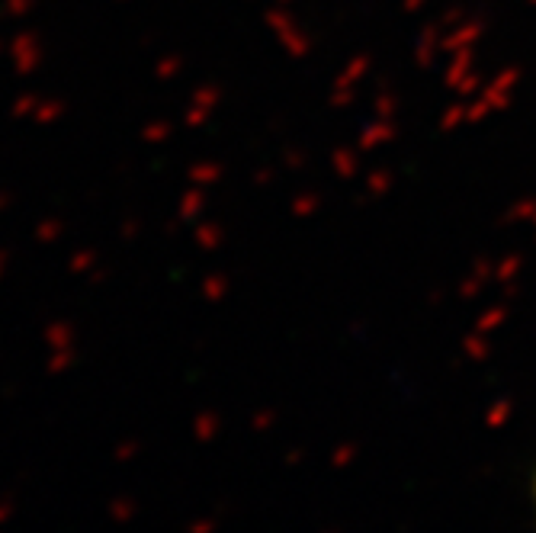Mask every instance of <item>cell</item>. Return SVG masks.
Here are the masks:
<instances>
[{
    "label": "cell",
    "mask_w": 536,
    "mask_h": 533,
    "mask_svg": "<svg viewBox=\"0 0 536 533\" xmlns=\"http://www.w3.org/2000/svg\"><path fill=\"white\" fill-rule=\"evenodd\" d=\"M270 424H273V411H257L251 418V431H267Z\"/></svg>",
    "instance_id": "603a6c76"
},
{
    "label": "cell",
    "mask_w": 536,
    "mask_h": 533,
    "mask_svg": "<svg viewBox=\"0 0 536 533\" xmlns=\"http://www.w3.org/2000/svg\"><path fill=\"white\" fill-rule=\"evenodd\" d=\"M222 103H225V87L222 84H212V81L199 84L193 90L190 103H187V113H183V126H187V129H203Z\"/></svg>",
    "instance_id": "7a4b0ae2"
},
{
    "label": "cell",
    "mask_w": 536,
    "mask_h": 533,
    "mask_svg": "<svg viewBox=\"0 0 536 533\" xmlns=\"http://www.w3.org/2000/svg\"><path fill=\"white\" fill-rule=\"evenodd\" d=\"M180 74H183V58L177 52H167L155 62V78L158 81H174V78H180Z\"/></svg>",
    "instance_id": "9a60e30c"
},
{
    "label": "cell",
    "mask_w": 536,
    "mask_h": 533,
    "mask_svg": "<svg viewBox=\"0 0 536 533\" xmlns=\"http://www.w3.org/2000/svg\"><path fill=\"white\" fill-rule=\"evenodd\" d=\"M13 514H17V501H13V498H0V527L10 524Z\"/></svg>",
    "instance_id": "7402d4cb"
},
{
    "label": "cell",
    "mask_w": 536,
    "mask_h": 533,
    "mask_svg": "<svg viewBox=\"0 0 536 533\" xmlns=\"http://www.w3.org/2000/svg\"><path fill=\"white\" fill-rule=\"evenodd\" d=\"M13 203H17V200H13V193L10 190H0V212L13 209Z\"/></svg>",
    "instance_id": "d4e9b609"
},
{
    "label": "cell",
    "mask_w": 536,
    "mask_h": 533,
    "mask_svg": "<svg viewBox=\"0 0 536 533\" xmlns=\"http://www.w3.org/2000/svg\"><path fill=\"white\" fill-rule=\"evenodd\" d=\"M106 511H110V517H113L116 524H132L135 514H139V501L129 498V495H122V498H113Z\"/></svg>",
    "instance_id": "5bb4252c"
},
{
    "label": "cell",
    "mask_w": 536,
    "mask_h": 533,
    "mask_svg": "<svg viewBox=\"0 0 536 533\" xmlns=\"http://www.w3.org/2000/svg\"><path fill=\"white\" fill-rule=\"evenodd\" d=\"M4 52H7V42H4V39H0V55H4Z\"/></svg>",
    "instance_id": "f1b7e54d"
},
{
    "label": "cell",
    "mask_w": 536,
    "mask_h": 533,
    "mask_svg": "<svg viewBox=\"0 0 536 533\" xmlns=\"http://www.w3.org/2000/svg\"><path fill=\"white\" fill-rule=\"evenodd\" d=\"M42 341L45 347H71L74 341H78V328H74L71 322H65V318H58V322H49L42 331Z\"/></svg>",
    "instance_id": "ba28073f"
},
{
    "label": "cell",
    "mask_w": 536,
    "mask_h": 533,
    "mask_svg": "<svg viewBox=\"0 0 536 533\" xmlns=\"http://www.w3.org/2000/svg\"><path fill=\"white\" fill-rule=\"evenodd\" d=\"M78 363V347H52V354L45 357V373L49 376H65Z\"/></svg>",
    "instance_id": "30bf717a"
},
{
    "label": "cell",
    "mask_w": 536,
    "mask_h": 533,
    "mask_svg": "<svg viewBox=\"0 0 536 533\" xmlns=\"http://www.w3.org/2000/svg\"><path fill=\"white\" fill-rule=\"evenodd\" d=\"M7 270H10V251H7V248H0V280L7 277Z\"/></svg>",
    "instance_id": "cb8c5ba5"
},
{
    "label": "cell",
    "mask_w": 536,
    "mask_h": 533,
    "mask_svg": "<svg viewBox=\"0 0 536 533\" xmlns=\"http://www.w3.org/2000/svg\"><path fill=\"white\" fill-rule=\"evenodd\" d=\"M171 135H174L171 119H151V123L142 126V142H148V145H164Z\"/></svg>",
    "instance_id": "4fadbf2b"
},
{
    "label": "cell",
    "mask_w": 536,
    "mask_h": 533,
    "mask_svg": "<svg viewBox=\"0 0 536 533\" xmlns=\"http://www.w3.org/2000/svg\"><path fill=\"white\" fill-rule=\"evenodd\" d=\"M65 113H68V103L61 100V97H42L39 106H36V113H33V123L55 126V123H61V119H65Z\"/></svg>",
    "instance_id": "9c48e42d"
},
{
    "label": "cell",
    "mask_w": 536,
    "mask_h": 533,
    "mask_svg": "<svg viewBox=\"0 0 536 533\" xmlns=\"http://www.w3.org/2000/svg\"><path fill=\"white\" fill-rule=\"evenodd\" d=\"M36 10V0H0V17L4 20H26Z\"/></svg>",
    "instance_id": "2e32d148"
},
{
    "label": "cell",
    "mask_w": 536,
    "mask_h": 533,
    "mask_svg": "<svg viewBox=\"0 0 536 533\" xmlns=\"http://www.w3.org/2000/svg\"><path fill=\"white\" fill-rule=\"evenodd\" d=\"M193 437L199 440V444H212L222 431H225V421H222V415L216 408H203V411H196L193 415Z\"/></svg>",
    "instance_id": "277c9868"
},
{
    "label": "cell",
    "mask_w": 536,
    "mask_h": 533,
    "mask_svg": "<svg viewBox=\"0 0 536 533\" xmlns=\"http://www.w3.org/2000/svg\"><path fill=\"white\" fill-rule=\"evenodd\" d=\"M39 100H42L39 94H20L17 100L10 103V116H13V119H33Z\"/></svg>",
    "instance_id": "ac0fdd59"
},
{
    "label": "cell",
    "mask_w": 536,
    "mask_h": 533,
    "mask_svg": "<svg viewBox=\"0 0 536 533\" xmlns=\"http://www.w3.org/2000/svg\"><path fill=\"white\" fill-rule=\"evenodd\" d=\"M61 235H65V222H61V219H42L36 225V241H39V245H55Z\"/></svg>",
    "instance_id": "e0dca14e"
},
{
    "label": "cell",
    "mask_w": 536,
    "mask_h": 533,
    "mask_svg": "<svg viewBox=\"0 0 536 533\" xmlns=\"http://www.w3.org/2000/svg\"><path fill=\"white\" fill-rule=\"evenodd\" d=\"M222 524V517L219 514H212V517H193V521L187 524L190 533H216Z\"/></svg>",
    "instance_id": "ffe728a7"
},
{
    "label": "cell",
    "mask_w": 536,
    "mask_h": 533,
    "mask_svg": "<svg viewBox=\"0 0 536 533\" xmlns=\"http://www.w3.org/2000/svg\"><path fill=\"white\" fill-rule=\"evenodd\" d=\"M270 171H267V167H264V171H257V177H254V184H260V187H264V184H270Z\"/></svg>",
    "instance_id": "484cf974"
},
{
    "label": "cell",
    "mask_w": 536,
    "mask_h": 533,
    "mask_svg": "<svg viewBox=\"0 0 536 533\" xmlns=\"http://www.w3.org/2000/svg\"><path fill=\"white\" fill-rule=\"evenodd\" d=\"M228 289H232V283H228L225 273H209V277H203V283H199V293H203L206 302H225Z\"/></svg>",
    "instance_id": "7c38bea8"
},
{
    "label": "cell",
    "mask_w": 536,
    "mask_h": 533,
    "mask_svg": "<svg viewBox=\"0 0 536 533\" xmlns=\"http://www.w3.org/2000/svg\"><path fill=\"white\" fill-rule=\"evenodd\" d=\"M7 55L13 62V71L17 74H36L45 62V42L42 36L36 33V29H23V33H17L10 42H7Z\"/></svg>",
    "instance_id": "6da1fadb"
},
{
    "label": "cell",
    "mask_w": 536,
    "mask_h": 533,
    "mask_svg": "<svg viewBox=\"0 0 536 533\" xmlns=\"http://www.w3.org/2000/svg\"><path fill=\"white\" fill-rule=\"evenodd\" d=\"M135 456H142V440H135V437L119 440V444L113 447V460L116 463H132Z\"/></svg>",
    "instance_id": "d6986e66"
},
{
    "label": "cell",
    "mask_w": 536,
    "mask_h": 533,
    "mask_svg": "<svg viewBox=\"0 0 536 533\" xmlns=\"http://www.w3.org/2000/svg\"><path fill=\"white\" fill-rule=\"evenodd\" d=\"M97 267H100V254L94 248H81L68 257V270L74 273V277H90Z\"/></svg>",
    "instance_id": "8fae6325"
},
{
    "label": "cell",
    "mask_w": 536,
    "mask_h": 533,
    "mask_svg": "<svg viewBox=\"0 0 536 533\" xmlns=\"http://www.w3.org/2000/svg\"><path fill=\"white\" fill-rule=\"evenodd\" d=\"M193 241L199 245V251H219L225 245V225L222 222H196Z\"/></svg>",
    "instance_id": "52a82bcc"
},
{
    "label": "cell",
    "mask_w": 536,
    "mask_h": 533,
    "mask_svg": "<svg viewBox=\"0 0 536 533\" xmlns=\"http://www.w3.org/2000/svg\"><path fill=\"white\" fill-rule=\"evenodd\" d=\"M87 280H90V283H103V280H106V270H100V267H97L94 273H90Z\"/></svg>",
    "instance_id": "83f0119b"
},
{
    "label": "cell",
    "mask_w": 536,
    "mask_h": 533,
    "mask_svg": "<svg viewBox=\"0 0 536 533\" xmlns=\"http://www.w3.org/2000/svg\"><path fill=\"white\" fill-rule=\"evenodd\" d=\"M119 235H122V241H135V238L142 235V222L135 219V216L122 219V225H119Z\"/></svg>",
    "instance_id": "44dd1931"
},
{
    "label": "cell",
    "mask_w": 536,
    "mask_h": 533,
    "mask_svg": "<svg viewBox=\"0 0 536 533\" xmlns=\"http://www.w3.org/2000/svg\"><path fill=\"white\" fill-rule=\"evenodd\" d=\"M267 23L273 26V33H280V39H283V45H286V52L302 55L305 49H309V45H305V36L293 26V17H289V13L270 10V13H267Z\"/></svg>",
    "instance_id": "3957f363"
},
{
    "label": "cell",
    "mask_w": 536,
    "mask_h": 533,
    "mask_svg": "<svg viewBox=\"0 0 536 533\" xmlns=\"http://www.w3.org/2000/svg\"><path fill=\"white\" fill-rule=\"evenodd\" d=\"M222 177H225V164L216 161V158L196 161L187 171V180H190V184H196V187H216Z\"/></svg>",
    "instance_id": "8992f818"
},
{
    "label": "cell",
    "mask_w": 536,
    "mask_h": 533,
    "mask_svg": "<svg viewBox=\"0 0 536 533\" xmlns=\"http://www.w3.org/2000/svg\"><path fill=\"white\" fill-rule=\"evenodd\" d=\"M203 212H206V187L190 184V190L177 203V222H199Z\"/></svg>",
    "instance_id": "5b68a950"
},
{
    "label": "cell",
    "mask_w": 536,
    "mask_h": 533,
    "mask_svg": "<svg viewBox=\"0 0 536 533\" xmlns=\"http://www.w3.org/2000/svg\"><path fill=\"white\" fill-rule=\"evenodd\" d=\"M312 206H315V203H312V196H302V200L296 203V212H309Z\"/></svg>",
    "instance_id": "4316f807"
}]
</instances>
